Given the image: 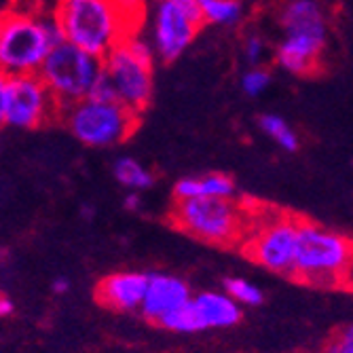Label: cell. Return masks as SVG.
Here are the masks:
<instances>
[{"label": "cell", "instance_id": "cell-13", "mask_svg": "<svg viewBox=\"0 0 353 353\" xmlns=\"http://www.w3.org/2000/svg\"><path fill=\"white\" fill-rule=\"evenodd\" d=\"M188 313L195 332L233 328L243 317L241 305H237L227 292H212V290L190 296Z\"/></svg>", "mask_w": 353, "mask_h": 353}, {"label": "cell", "instance_id": "cell-10", "mask_svg": "<svg viewBox=\"0 0 353 353\" xmlns=\"http://www.w3.org/2000/svg\"><path fill=\"white\" fill-rule=\"evenodd\" d=\"M59 117V104L39 74L7 77L3 125L37 130Z\"/></svg>", "mask_w": 353, "mask_h": 353}, {"label": "cell", "instance_id": "cell-21", "mask_svg": "<svg viewBox=\"0 0 353 353\" xmlns=\"http://www.w3.org/2000/svg\"><path fill=\"white\" fill-rule=\"evenodd\" d=\"M322 353H353V328L343 326L336 330L322 347Z\"/></svg>", "mask_w": 353, "mask_h": 353}, {"label": "cell", "instance_id": "cell-14", "mask_svg": "<svg viewBox=\"0 0 353 353\" xmlns=\"http://www.w3.org/2000/svg\"><path fill=\"white\" fill-rule=\"evenodd\" d=\"M146 281L148 273L140 271H121L106 275L95 288V299L102 307L119 313L138 311L146 290Z\"/></svg>", "mask_w": 353, "mask_h": 353}, {"label": "cell", "instance_id": "cell-18", "mask_svg": "<svg viewBox=\"0 0 353 353\" xmlns=\"http://www.w3.org/2000/svg\"><path fill=\"white\" fill-rule=\"evenodd\" d=\"M261 130L265 132V136H269L285 152H296L301 146L296 132L279 114H263L261 117Z\"/></svg>", "mask_w": 353, "mask_h": 353}, {"label": "cell", "instance_id": "cell-2", "mask_svg": "<svg viewBox=\"0 0 353 353\" xmlns=\"http://www.w3.org/2000/svg\"><path fill=\"white\" fill-rule=\"evenodd\" d=\"M353 243L347 235L311 220L296 224L292 277L315 288H341L351 277Z\"/></svg>", "mask_w": 353, "mask_h": 353}, {"label": "cell", "instance_id": "cell-9", "mask_svg": "<svg viewBox=\"0 0 353 353\" xmlns=\"http://www.w3.org/2000/svg\"><path fill=\"white\" fill-rule=\"evenodd\" d=\"M296 224L290 214L269 210V216H254L248 227L241 248L250 261L263 269L292 277L294 273V250H296Z\"/></svg>", "mask_w": 353, "mask_h": 353}, {"label": "cell", "instance_id": "cell-1", "mask_svg": "<svg viewBox=\"0 0 353 353\" xmlns=\"http://www.w3.org/2000/svg\"><path fill=\"white\" fill-rule=\"evenodd\" d=\"M61 41L63 34L53 13L21 9L0 13V74H37L51 47Z\"/></svg>", "mask_w": 353, "mask_h": 353}, {"label": "cell", "instance_id": "cell-29", "mask_svg": "<svg viewBox=\"0 0 353 353\" xmlns=\"http://www.w3.org/2000/svg\"><path fill=\"white\" fill-rule=\"evenodd\" d=\"M3 256H5V250H3V245H0V261H3Z\"/></svg>", "mask_w": 353, "mask_h": 353}, {"label": "cell", "instance_id": "cell-19", "mask_svg": "<svg viewBox=\"0 0 353 353\" xmlns=\"http://www.w3.org/2000/svg\"><path fill=\"white\" fill-rule=\"evenodd\" d=\"M224 292H227L237 305H245V307H259L265 301L261 288L243 277H229L224 281Z\"/></svg>", "mask_w": 353, "mask_h": 353}, {"label": "cell", "instance_id": "cell-23", "mask_svg": "<svg viewBox=\"0 0 353 353\" xmlns=\"http://www.w3.org/2000/svg\"><path fill=\"white\" fill-rule=\"evenodd\" d=\"M265 51H267V47L261 37H250L243 45V55L250 66H261L265 59Z\"/></svg>", "mask_w": 353, "mask_h": 353}, {"label": "cell", "instance_id": "cell-26", "mask_svg": "<svg viewBox=\"0 0 353 353\" xmlns=\"http://www.w3.org/2000/svg\"><path fill=\"white\" fill-rule=\"evenodd\" d=\"M13 311H15L13 301L7 294H0V317H9Z\"/></svg>", "mask_w": 353, "mask_h": 353}, {"label": "cell", "instance_id": "cell-16", "mask_svg": "<svg viewBox=\"0 0 353 353\" xmlns=\"http://www.w3.org/2000/svg\"><path fill=\"white\" fill-rule=\"evenodd\" d=\"M112 174L117 178V182L121 186H125L127 190H148L154 184V176L150 174V170H146L138 159L132 157H121L114 161Z\"/></svg>", "mask_w": 353, "mask_h": 353}, {"label": "cell", "instance_id": "cell-4", "mask_svg": "<svg viewBox=\"0 0 353 353\" xmlns=\"http://www.w3.org/2000/svg\"><path fill=\"white\" fill-rule=\"evenodd\" d=\"M174 227L212 245H239L252 222V212L231 199H176Z\"/></svg>", "mask_w": 353, "mask_h": 353}, {"label": "cell", "instance_id": "cell-22", "mask_svg": "<svg viewBox=\"0 0 353 353\" xmlns=\"http://www.w3.org/2000/svg\"><path fill=\"white\" fill-rule=\"evenodd\" d=\"M87 98H91V100H95V102H119V100H117V91H114V87H112L108 74L104 72V68H102L100 77L95 79V83L91 85Z\"/></svg>", "mask_w": 353, "mask_h": 353}, {"label": "cell", "instance_id": "cell-28", "mask_svg": "<svg viewBox=\"0 0 353 353\" xmlns=\"http://www.w3.org/2000/svg\"><path fill=\"white\" fill-rule=\"evenodd\" d=\"M5 91H7V77L0 74V125H3V108H5Z\"/></svg>", "mask_w": 353, "mask_h": 353}, {"label": "cell", "instance_id": "cell-8", "mask_svg": "<svg viewBox=\"0 0 353 353\" xmlns=\"http://www.w3.org/2000/svg\"><path fill=\"white\" fill-rule=\"evenodd\" d=\"M100 72L102 57L91 55L68 41H61L51 47L37 74L61 108L85 100Z\"/></svg>", "mask_w": 353, "mask_h": 353}, {"label": "cell", "instance_id": "cell-30", "mask_svg": "<svg viewBox=\"0 0 353 353\" xmlns=\"http://www.w3.org/2000/svg\"><path fill=\"white\" fill-rule=\"evenodd\" d=\"M0 127H3V125H0Z\"/></svg>", "mask_w": 353, "mask_h": 353}, {"label": "cell", "instance_id": "cell-11", "mask_svg": "<svg viewBox=\"0 0 353 353\" xmlns=\"http://www.w3.org/2000/svg\"><path fill=\"white\" fill-rule=\"evenodd\" d=\"M203 23L188 17L168 0H159L152 21V51L163 61H176L195 41Z\"/></svg>", "mask_w": 353, "mask_h": 353}, {"label": "cell", "instance_id": "cell-7", "mask_svg": "<svg viewBox=\"0 0 353 353\" xmlns=\"http://www.w3.org/2000/svg\"><path fill=\"white\" fill-rule=\"evenodd\" d=\"M70 134L91 148H108L125 142L140 123V114L125 108L121 102H95L91 98L61 106L59 117Z\"/></svg>", "mask_w": 353, "mask_h": 353}, {"label": "cell", "instance_id": "cell-15", "mask_svg": "<svg viewBox=\"0 0 353 353\" xmlns=\"http://www.w3.org/2000/svg\"><path fill=\"white\" fill-rule=\"evenodd\" d=\"M237 186L227 174H205V176H188L176 182L174 195L176 199H231L235 197Z\"/></svg>", "mask_w": 353, "mask_h": 353}, {"label": "cell", "instance_id": "cell-20", "mask_svg": "<svg viewBox=\"0 0 353 353\" xmlns=\"http://www.w3.org/2000/svg\"><path fill=\"white\" fill-rule=\"evenodd\" d=\"M269 87H271V72L265 70L263 66H252L241 77V89L250 98H259Z\"/></svg>", "mask_w": 353, "mask_h": 353}, {"label": "cell", "instance_id": "cell-12", "mask_svg": "<svg viewBox=\"0 0 353 353\" xmlns=\"http://www.w3.org/2000/svg\"><path fill=\"white\" fill-rule=\"evenodd\" d=\"M190 296V285L184 279L165 273H148L146 290L138 311L148 322L159 324L165 315L186 305Z\"/></svg>", "mask_w": 353, "mask_h": 353}, {"label": "cell", "instance_id": "cell-25", "mask_svg": "<svg viewBox=\"0 0 353 353\" xmlns=\"http://www.w3.org/2000/svg\"><path fill=\"white\" fill-rule=\"evenodd\" d=\"M140 205H142L140 192H136V190H130V192H127V197H125V208H127V210H132V212H136V210H140Z\"/></svg>", "mask_w": 353, "mask_h": 353}, {"label": "cell", "instance_id": "cell-6", "mask_svg": "<svg viewBox=\"0 0 353 353\" xmlns=\"http://www.w3.org/2000/svg\"><path fill=\"white\" fill-rule=\"evenodd\" d=\"M152 45L138 34L123 37L102 57V68L117 91V100L136 114H142L152 100Z\"/></svg>", "mask_w": 353, "mask_h": 353}, {"label": "cell", "instance_id": "cell-3", "mask_svg": "<svg viewBox=\"0 0 353 353\" xmlns=\"http://www.w3.org/2000/svg\"><path fill=\"white\" fill-rule=\"evenodd\" d=\"M283 39L277 63L292 74L307 77L319 70L328 45V19L317 0H290L281 9Z\"/></svg>", "mask_w": 353, "mask_h": 353}, {"label": "cell", "instance_id": "cell-5", "mask_svg": "<svg viewBox=\"0 0 353 353\" xmlns=\"http://www.w3.org/2000/svg\"><path fill=\"white\" fill-rule=\"evenodd\" d=\"M53 17L61 28L63 41L98 57H104L127 37L112 0H57Z\"/></svg>", "mask_w": 353, "mask_h": 353}, {"label": "cell", "instance_id": "cell-27", "mask_svg": "<svg viewBox=\"0 0 353 353\" xmlns=\"http://www.w3.org/2000/svg\"><path fill=\"white\" fill-rule=\"evenodd\" d=\"M53 292L55 294H66L68 290H70V281L66 279V277H57L55 281H53Z\"/></svg>", "mask_w": 353, "mask_h": 353}, {"label": "cell", "instance_id": "cell-17", "mask_svg": "<svg viewBox=\"0 0 353 353\" xmlns=\"http://www.w3.org/2000/svg\"><path fill=\"white\" fill-rule=\"evenodd\" d=\"M203 23L235 26L243 15L241 0H197Z\"/></svg>", "mask_w": 353, "mask_h": 353}, {"label": "cell", "instance_id": "cell-24", "mask_svg": "<svg viewBox=\"0 0 353 353\" xmlns=\"http://www.w3.org/2000/svg\"><path fill=\"white\" fill-rule=\"evenodd\" d=\"M170 5H174L176 9H180L182 13H186L188 17L192 19H197L201 21V15H199V5H197V0H168ZM203 23V21H201Z\"/></svg>", "mask_w": 353, "mask_h": 353}]
</instances>
